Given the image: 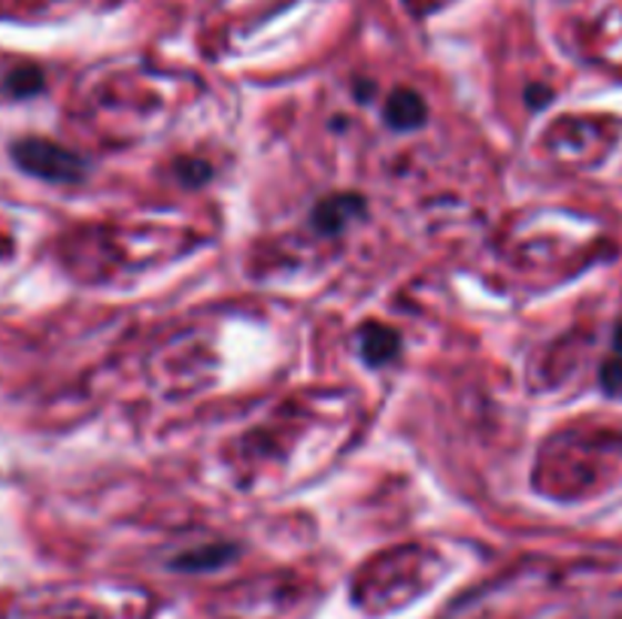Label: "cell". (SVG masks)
<instances>
[{
  "label": "cell",
  "instance_id": "7",
  "mask_svg": "<svg viewBox=\"0 0 622 619\" xmlns=\"http://www.w3.org/2000/svg\"><path fill=\"white\" fill-rule=\"evenodd\" d=\"M613 346H616V353H620V358H622V322L616 325V337H613Z\"/></svg>",
  "mask_w": 622,
  "mask_h": 619
},
{
  "label": "cell",
  "instance_id": "5",
  "mask_svg": "<svg viewBox=\"0 0 622 619\" xmlns=\"http://www.w3.org/2000/svg\"><path fill=\"white\" fill-rule=\"evenodd\" d=\"M7 89H10V94H16V98H31V94H37L43 89V73L37 68L12 70L10 80H7Z\"/></svg>",
  "mask_w": 622,
  "mask_h": 619
},
{
  "label": "cell",
  "instance_id": "6",
  "mask_svg": "<svg viewBox=\"0 0 622 619\" xmlns=\"http://www.w3.org/2000/svg\"><path fill=\"white\" fill-rule=\"evenodd\" d=\"M601 386L611 395H622V358H613L601 367Z\"/></svg>",
  "mask_w": 622,
  "mask_h": 619
},
{
  "label": "cell",
  "instance_id": "1",
  "mask_svg": "<svg viewBox=\"0 0 622 619\" xmlns=\"http://www.w3.org/2000/svg\"><path fill=\"white\" fill-rule=\"evenodd\" d=\"M12 161L31 176H40L47 183H77L85 173V164L77 152L58 146L52 140L24 138L12 143Z\"/></svg>",
  "mask_w": 622,
  "mask_h": 619
},
{
  "label": "cell",
  "instance_id": "2",
  "mask_svg": "<svg viewBox=\"0 0 622 619\" xmlns=\"http://www.w3.org/2000/svg\"><path fill=\"white\" fill-rule=\"evenodd\" d=\"M426 101L414 92V89H395L386 101V119L389 125L398 131H410V128L426 125Z\"/></svg>",
  "mask_w": 622,
  "mask_h": 619
},
{
  "label": "cell",
  "instance_id": "4",
  "mask_svg": "<svg viewBox=\"0 0 622 619\" xmlns=\"http://www.w3.org/2000/svg\"><path fill=\"white\" fill-rule=\"evenodd\" d=\"M361 213V201L353 195H337V197H328L323 204L316 206V225L323 231H340L349 222V219H356Z\"/></svg>",
  "mask_w": 622,
  "mask_h": 619
},
{
  "label": "cell",
  "instance_id": "3",
  "mask_svg": "<svg viewBox=\"0 0 622 619\" xmlns=\"http://www.w3.org/2000/svg\"><path fill=\"white\" fill-rule=\"evenodd\" d=\"M398 349H401V341H398V334L392 328L377 325V322H368L361 328V356L368 358V365L377 367L392 362Z\"/></svg>",
  "mask_w": 622,
  "mask_h": 619
}]
</instances>
